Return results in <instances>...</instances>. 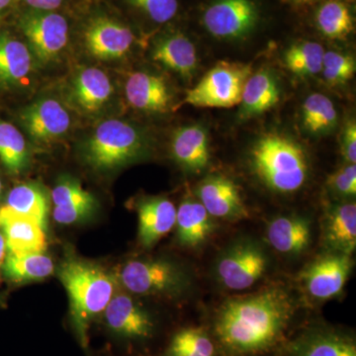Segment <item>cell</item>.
Returning a JSON list of instances; mask_svg holds the SVG:
<instances>
[{
  "mask_svg": "<svg viewBox=\"0 0 356 356\" xmlns=\"http://www.w3.org/2000/svg\"><path fill=\"white\" fill-rule=\"evenodd\" d=\"M293 315L291 297L282 288L232 297L218 310L215 337L229 356L261 355L281 343Z\"/></svg>",
  "mask_w": 356,
  "mask_h": 356,
  "instance_id": "1",
  "label": "cell"
},
{
  "mask_svg": "<svg viewBox=\"0 0 356 356\" xmlns=\"http://www.w3.org/2000/svg\"><path fill=\"white\" fill-rule=\"evenodd\" d=\"M58 276L69 294L72 329L86 348L89 325L114 296L116 280L102 267L74 257L60 266Z\"/></svg>",
  "mask_w": 356,
  "mask_h": 356,
  "instance_id": "2",
  "label": "cell"
},
{
  "mask_svg": "<svg viewBox=\"0 0 356 356\" xmlns=\"http://www.w3.org/2000/svg\"><path fill=\"white\" fill-rule=\"evenodd\" d=\"M250 165L264 185L278 193L298 191L309 175L308 158L303 147L280 134H267L254 143Z\"/></svg>",
  "mask_w": 356,
  "mask_h": 356,
  "instance_id": "3",
  "label": "cell"
},
{
  "mask_svg": "<svg viewBox=\"0 0 356 356\" xmlns=\"http://www.w3.org/2000/svg\"><path fill=\"white\" fill-rule=\"evenodd\" d=\"M147 142L139 129L121 120L102 122L83 149L88 165L98 172H108L140 159Z\"/></svg>",
  "mask_w": 356,
  "mask_h": 356,
  "instance_id": "4",
  "label": "cell"
},
{
  "mask_svg": "<svg viewBox=\"0 0 356 356\" xmlns=\"http://www.w3.org/2000/svg\"><path fill=\"white\" fill-rule=\"evenodd\" d=\"M252 74L250 65L219 63L193 88L187 91L184 102L201 108H231L236 106L242 100L243 88Z\"/></svg>",
  "mask_w": 356,
  "mask_h": 356,
  "instance_id": "5",
  "label": "cell"
},
{
  "mask_svg": "<svg viewBox=\"0 0 356 356\" xmlns=\"http://www.w3.org/2000/svg\"><path fill=\"white\" fill-rule=\"evenodd\" d=\"M121 284L137 295H168L188 285L186 274L165 259H137L127 262L119 273Z\"/></svg>",
  "mask_w": 356,
  "mask_h": 356,
  "instance_id": "6",
  "label": "cell"
},
{
  "mask_svg": "<svg viewBox=\"0 0 356 356\" xmlns=\"http://www.w3.org/2000/svg\"><path fill=\"white\" fill-rule=\"evenodd\" d=\"M268 266V259L257 243L245 241L229 248L216 266L218 280L229 290H245L255 284Z\"/></svg>",
  "mask_w": 356,
  "mask_h": 356,
  "instance_id": "7",
  "label": "cell"
},
{
  "mask_svg": "<svg viewBox=\"0 0 356 356\" xmlns=\"http://www.w3.org/2000/svg\"><path fill=\"white\" fill-rule=\"evenodd\" d=\"M20 26L30 51L44 64L56 60L67 47L69 25L60 14L36 10L25 14Z\"/></svg>",
  "mask_w": 356,
  "mask_h": 356,
  "instance_id": "8",
  "label": "cell"
},
{
  "mask_svg": "<svg viewBox=\"0 0 356 356\" xmlns=\"http://www.w3.org/2000/svg\"><path fill=\"white\" fill-rule=\"evenodd\" d=\"M259 10L252 0H216L206 9L203 24L216 38H243L254 29Z\"/></svg>",
  "mask_w": 356,
  "mask_h": 356,
  "instance_id": "9",
  "label": "cell"
},
{
  "mask_svg": "<svg viewBox=\"0 0 356 356\" xmlns=\"http://www.w3.org/2000/svg\"><path fill=\"white\" fill-rule=\"evenodd\" d=\"M353 266L350 254L329 252L321 255L302 273L307 294L318 301L337 296L346 286Z\"/></svg>",
  "mask_w": 356,
  "mask_h": 356,
  "instance_id": "10",
  "label": "cell"
},
{
  "mask_svg": "<svg viewBox=\"0 0 356 356\" xmlns=\"http://www.w3.org/2000/svg\"><path fill=\"white\" fill-rule=\"evenodd\" d=\"M103 317L107 329L119 339L145 341L154 336V318L128 295L115 294Z\"/></svg>",
  "mask_w": 356,
  "mask_h": 356,
  "instance_id": "11",
  "label": "cell"
},
{
  "mask_svg": "<svg viewBox=\"0 0 356 356\" xmlns=\"http://www.w3.org/2000/svg\"><path fill=\"white\" fill-rule=\"evenodd\" d=\"M196 194L199 202L213 218L236 221L248 217L240 188L225 175H208L198 185Z\"/></svg>",
  "mask_w": 356,
  "mask_h": 356,
  "instance_id": "12",
  "label": "cell"
},
{
  "mask_svg": "<svg viewBox=\"0 0 356 356\" xmlns=\"http://www.w3.org/2000/svg\"><path fill=\"white\" fill-rule=\"evenodd\" d=\"M287 356H356L355 339L329 327H313L293 339Z\"/></svg>",
  "mask_w": 356,
  "mask_h": 356,
  "instance_id": "13",
  "label": "cell"
},
{
  "mask_svg": "<svg viewBox=\"0 0 356 356\" xmlns=\"http://www.w3.org/2000/svg\"><path fill=\"white\" fill-rule=\"evenodd\" d=\"M133 42L134 35L128 27L106 17L96 18L84 33L86 50L100 60L123 58Z\"/></svg>",
  "mask_w": 356,
  "mask_h": 356,
  "instance_id": "14",
  "label": "cell"
},
{
  "mask_svg": "<svg viewBox=\"0 0 356 356\" xmlns=\"http://www.w3.org/2000/svg\"><path fill=\"white\" fill-rule=\"evenodd\" d=\"M44 229L34 218L15 212L6 205L0 207V231L6 238L7 252H44L47 247Z\"/></svg>",
  "mask_w": 356,
  "mask_h": 356,
  "instance_id": "15",
  "label": "cell"
},
{
  "mask_svg": "<svg viewBox=\"0 0 356 356\" xmlns=\"http://www.w3.org/2000/svg\"><path fill=\"white\" fill-rule=\"evenodd\" d=\"M21 121L28 135L38 142L57 140L70 127L69 112L53 98H44L28 106L21 114Z\"/></svg>",
  "mask_w": 356,
  "mask_h": 356,
  "instance_id": "16",
  "label": "cell"
},
{
  "mask_svg": "<svg viewBox=\"0 0 356 356\" xmlns=\"http://www.w3.org/2000/svg\"><path fill=\"white\" fill-rule=\"evenodd\" d=\"M131 106L147 113H165L172 103V93L163 77L149 72H134L125 84Z\"/></svg>",
  "mask_w": 356,
  "mask_h": 356,
  "instance_id": "17",
  "label": "cell"
},
{
  "mask_svg": "<svg viewBox=\"0 0 356 356\" xmlns=\"http://www.w3.org/2000/svg\"><path fill=\"white\" fill-rule=\"evenodd\" d=\"M53 217L58 224L70 225L88 217L96 207L95 196L74 178L58 180L51 192Z\"/></svg>",
  "mask_w": 356,
  "mask_h": 356,
  "instance_id": "18",
  "label": "cell"
},
{
  "mask_svg": "<svg viewBox=\"0 0 356 356\" xmlns=\"http://www.w3.org/2000/svg\"><path fill=\"white\" fill-rule=\"evenodd\" d=\"M323 240L329 252L353 254L356 248L355 202L332 204L323 220Z\"/></svg>",
  "mask_w": 356,
  "mask_h": 356,
  "instance_id": "19",
  "label": "cell"
},
{
  "mask_svg": "<svg viewBox=\"0 0 356 356\" xmlns=\"http://www.w3.org/2000/svg\"><path fill=\"white\" fill-rule=\"evenodd\" d=\"M173 159L184 170L203 172L210 161V143L207 130L200 125L185 126L173 134Z\"/></svg>",
  "mask_w": 356,
  "mask_h": 356,
  "instance_id": "20",
  "label": "cell"
},
{
  "mask_svg": "<svg viewBox=\"0 0 356 356\" xmlns=\"http://www.w3.org/2000/svg\"><path fill=\"white\" fill-rule=\"evenodd\" d=\"M280 81L270 70L250 74L243 88L238 118L247 120L266 113L280 102Z\"/></svg>",
  "mask_w": 356,
  "mask_h": 356,
  "instance_id": "21",
  "label": "cell"
},
{
  "mask_svg": "<svg viewBox=\"0 0 356 356\" xmlns=\"http://www.w3.org/2000/svg\"><path fill=\"white\" fill-rule=\"evenodd\" d=\"M138 217L140 243L152 248L175 226L177 208L166 198H147L138 204Z\"/></svg>",
  "mask_w": 356,
  "mask_h": 356,
  "instance_id": "22",
  "label": "cell"
},
{
  "mask_svg": "<svg viewBox=\"0 0 356 356\" xmlns=\"http://www.w3.org/2000/svg\"><path fill=\"white\" fill-rule=\"evenodd\" d=\"M112 93L113 86L108 76L97 67H86L74 77L70 97L81 111L96 113L109 102Z\"/></svg>",
  "mask_w": 356,
  "mask_h": 356,
  "instance_id": "23",
  "label": "cell"
},
{
  "mask_svg": "<svg viewBox=\"0 0 356 356\" xmlns=\"http://www.w3.org/2000/svg\"><path fill=\"white\" fill-rule=\"evenodd\" d=\"M267 241L282 254L298 255L310 247V221L301 216H280L269 222Z\"/></svg>",
  "mask_w": 356,
  "mask_h": 356,
  "instance_id": "24",
  "label": "cell"
},
{
  "mask_svg": "<svg viewBox=\"0 0 356 356\" xmlns=\"http://www.w3.org/2000/svg\"><path fill=\"white\" fill-rule=\"evenodd\" d=\"M178 242L184 247L197 248L214 232L213 217L199 201L185 199L177 210Z\"/></svg>",
  "mask_w": 356,
  "mask_h": 356,
  "instance_id": "25",
  "label": "cell"
},
{
  "mask_svg": "<svg viewBox=\"0 0 356 356\" xmlns=\"http://www.w3.org/2000/svg\"><path fill=\"white\" fill-rule=\"evenodd\" d=\"M152 57L166 69L184 77H191L197 69L195 46L180 33L159 40L154 46Z\"/></svg>",
  "mask_w": 356,
  "mask_h": 356,
  "instance_id": "26",
  "label": "cell"
},
{
  "mask_svg": "<svg viewBox=\"0 0 356 356\" xmlns=\"http://www.w3.org/2000/svg\"><path fill=\"white\" fill-rule=\"evenodd\" d=\"M31 51L24 43L0 33V89L19 84L31 72Z\"/></svg>",
  "mask_w": 356,
  "mask_h": 356,
  "instance_id": "27",
  "label": "cell"
},
{
  "mask_svg": "<svg viewBox=\"0 0 356 356\" xmlns=\"http://www.w3.org/2000/svg\"><path fill=\"white\" fill-rule=\"evenodd\" d=\"M4 275L13 282L42 280L54 273V262L44 252L10 254L7 252L2 264Z\"/></svg>",
  "mask_w": 356,
  "mask_h": 356,
  "instance_id": "28",
  "label": "cell"
},
{
  "mask_svg": "<svg viewBox=\"0 0 356 356\" xmlns=\"http://www.w3.org/2000/svg\"><path fill=\"white\" fill-rule=\"evenodd\" d=\"M337 120L336 106L322 93H312L302 105V123L311 135H327L337 127Z\"/></svg>",
  "mask_w": 356,
  "mask_h": 356,
  "instance_id": "29",
  "label": "cell"
},
{
  "mask_svg": "<svg viewBox=\"0 0 356 356\" xmlns=\"http://www.w3.org/2000/svg\"><path fill=\"white\" fill-rule=\"evenodd\" d=\"M4 205L20 214L34 218L46 229L49 202L46 193L39 185H16L7 195Z\"/></svg>",
  "mask_w": 356,
  "mask_h": 356,
  "instance_id": "30",
  "label": "cell"
},
{
  "mask_svg": "<svg viewBox=\"0 0 356 356\" xmlns=\"http://www.w3.org/2000/svg\"><path fill=\"white\" fill-rule=\"evenodd\" d=\"M0 161L13 175L22 172L29 161L24 137L15 126L6 121H0Z\"/></svg>",
  "mask_w": 356,
  "mask_h": 356,
  "instance_id": "31",
  "label": "cell"
},
{
  "mask_svg": "<svg viewBox=\"0 0 356 356\" xmlns=\"http://www.w3.org/2000/svg\"><path fill=\"white\" fill-rule=\"evenodd\" d=\"M318 30L327 38H346L353 30V19L350 9L341 0H327L318 8L316 15Z\"/></svg>",
  "mask_w": 356,
  "mask_h": 356,
  "instance_id": "32",
  "label": "cell"
},
{
  "mask_svg": "<svg viewBox=\"0 0 356 356\" xmlns=\"http://www.w3.org/2000/svg\"><path fill=\"white\" fill-rule=\"evenodd\" d=\"M325 53L321 44L311 41L299 42L285 51L284 64L296 76H315L322 72Z\"/></svg>",
  "mask_w": 356,
  "mask_h": 356,
  "instance_id": "33",
  "label": "cell"
},
{
  "mask_svg": "<svg viewBox=\"0 0 356 356\" xmlns=\"http://www.w3.org/2000/svg\"><path fill=\"white\" fill-rule=\"evenodd\" d=\"M216 346L205 330L188 327L173 336L166 356H216Z\"/></svg>",
  "mask_w": 356,
  "mask_h": 356,
  "instance_id": "34",
  "label": "cell"
},
{
  "mask_svg": "<svg viewBox=\"0 0 356 356\" xmlns=\"http://www.w3.org/2000/svg\"><path fill=\"white\" fill-rule=\"evenodd\" d=\"M355 60L350 55L339 51H327L323 60L322 72L325 81L331 86H341L353 79L355 74Z\"/></svg>",
  "mask_w": 356,
  "mask_h": 356,
  "instance_id": "35",
  "label": "cell"
},
{
  "mask_svg": "<svg viewBox=\"0 0 356 356\" xmlns=\"http://www.w3.org/2000/svg\"><path fill=\"white\" fill-rule=\"evenodd\" d=\"M129 2L158 23L172 20L178 9L177 0H129Z\"/></svg>",
  "mask_w": 356,
  "mask_h": 356,
  "instance_id": "36",
  "label": "cell"
},
{
  "mask_svg": "<svg viewBox=\"0 0 356 356\" xmlns=\"http://www.w3.org/2000/svg\"><path fill=\"white\" fill-rule=\"evenodd\" d=\"M327 186L341 197H355L356 194V165H348L332 173L327 178Z\"/></svg>",
  "mask_w": 356,
  "mask_h": 356,
  "instance_id": "37",
  "label": "cell"
},
{
  "mask_svg": "<svg viewBox=\"0 0 356 356\" xmlns=\"http://www.w3.org/2000/svg\"><path fill=\"white\" fill-rule=\"evenodd\" d=\"M341 154L348 165L356 163V124L355 120L346 122L341 133Z\"/></svg>",
  "mask_w": 356,
  "mask_h": 356,
  "instance_id": "38",
  "label": "cell"
},
{
  "mask_svg": "<svg viewBox=\"0 0 356 356\" xmlns=\"http://www.w3.org/2000/svg\"><path fill=\"white\" fill-rule=\"evenodd\" d=\"M22 1L31 6L35 10L53 11L60 6L63 0H22Z\"/></svg>",
  "mask_w": 356,
  "mask_h": 356,
  "instance_id": "39",
  "label": "cell"
},
{
  "mask_svg": "<svg viewBox=\"0 0 356 356\" xmlns=\"http://www.w3.org/2000/svg\"><path fill=\"white\" fill-rule=\"evenodd\" d=\"M7 254V247L6 238H4L3 234L0 231V267L2 266L4 259H6Z\"/></svg>",
  "mask_w": 356,
  "mask_h": 356,
  "instance_id": "40",
  "label": "cell"
},
{
  "mask_svg": "<svg viewBox=\"0 0 356 356\" xmlns=\"http://www.w3.org/2000/svg\"><path fill=\"white\" fill-rule=\"evenodd\" d=\"M284 1L294 6H306L316 3L318 0H284Z\"/></svg>",
  "mask_w": 356,
  "mask_h": 356,
  "instance_id": "41",
  "label": "cell"
},
{
  "mask_svg": "<svg viewBox=\"0 0 356 356\" xmlns=\"http://www.w3.org/2000/svg\"><path fill=\"white\" fill-rule=\"evenodd\" d=\"M11 0H0V14L3 13L4 10L10 4Z\"/></svg>",
  "mask_w": 356,
  "mask_h": 356,
  "instance_id": "42",
  "label": "cell"
},
{
  "mask_svg": "<svg viewBox=\"0 0 356 356\" xmlns=\"http://www.w3.org/2000/svg\"><path fill=\"white\" fill-rule=\"evenodd\" d=\"M2 191V184H1V179H0V194H1Z\"/></svg>",
  "mask_w": 356,
  "mask_h": 356,
  "instance_id": "43",
  "label": "cell"
}]
</instances>
